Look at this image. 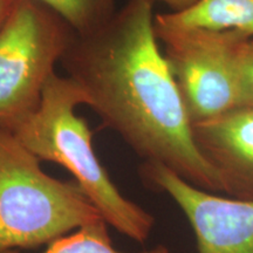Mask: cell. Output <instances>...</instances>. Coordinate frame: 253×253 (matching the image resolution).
<instances>
[{"label": "cell", "mask_w": 253, "mask_h": 253, "mask_svg": "<svg viewBox=\"0 0 253 253\" xmlns=\"http://www.w3.org/2000/svg\"><path fill=\"white\" fill-rule=\"evenodd\" d=\"M196 144L229 197L253 202V107H237L192 123Z\"/></svg>", "instance_id": "obj_7"}, {"label": "cell", "mask_w": 253, "mask_h": 253, "mask_svg": "<svg viewBox=\"0 0 253 253\" xmlns=\"http://www.w3.org/2000/svg\"><path fill=\"white\" fill-rule=\"evenodd\" d=\"M149 1L153 2V4H155V2H163V4L169 6L172 9V12H179L191 7L197 0H149Z\"/></svg>", "instance_id": "obj_12"}, {"label": "cell", "mask_w": 253, "mask_h": 253, "mask_svg": "<svg viewBox=\"0 0 253 253\" xmlns=\"http://www.w3.org/2000/svg\"><path fill=\"white\" fill-rule=\"evenodd\" d=\"M239 79L243 106L253 107V37L246 41L240 52Z\"/></svg>", "instance_id": "obj_11"}, {"label": "cell", "mask_w": 253, "mask_h": 253, "mask_svg": "<svg viewBox=\"0 0 253 253\" xmlns=\"http://www.w3.org/2000/svg\"><path fill=\"white\" fill-rule=\"evenodd\" d=\"M4 253H18L15 250ZM42 253H126L115 249L103 219L88 224L53 240ZM138 253H170L166 245H157Z\"/></svg>", "instance_id": "obj_9"}, {"label": "cell", "mask_w": 253, "mask_h": 253, "mask_svg": "<svg viewBox=\"0 0 253 253\" xmlns=\"http://www.w3.org/2000/svg\"><path fill=\"white\" fill-rule=\"evenodd\" d=\"M80 104H86V97L77 82L54 73L38 108L8 129L40 161L56 163L71 172L109 226L134 242L144 243L155 218L114 184L95 154L87 121L75 114Z\"/></svg>", "instance_id": "obj_2"}, {"label": "cell", "mask_w": 253, "mask_h": 253, "mask_svg": "<svg viewBox=\"0 0 253 253\" xmlns=\"http://www.w3.org/2000/svg\"><path fill=\"white\" fill-rule=\"evenodd\" d=\"M160 17L175 26L237 30L253 37V0H197L184 11Z\"/></svg>", "instance_id": "obj_8"}, {"label": "cell", "mask_w": 253, "mask_h": 253, "mask_svg": "<svg viewBox=\"0 0 253 253\" xmlns=\"http://www.w3.org/2000/svg\"><path fill=\"white\" fill-rule=\"evenodd\" d=\"M69 24L75 33L86 34L102 26L115 13V0H40Z\"/></svg>", "instance_id": "obj_10"}, {"label": "cell", "mask_w": 253, "mask_h": 253, "mask_svg": "<svg viewBox=\"0 0 253 253\" xmlns=\"http://www.w3.org/2000/svg\"><path fill=\"white\" fill-rule=\"evenodd\" d=\"M75 32L40 0H15L0 27V125H12L39 106Z\"/></svg>", "instance_id": "obj_4"}, {"label": "cell", "mask_w": 253, "mask_h": 253, "mask_svg": "<svg viewBox=\"0 0 253 253\" xmlns=\"http://www.w3.org/2000/svg\"><path fill=\"white\" fill-rule=\"evenodd\" d=\"M154 31L191 123L243 107L239 55L250 37L237 30L181 27L154 17Z\"/></svg>", "instance_id": "obj_5"}, {"label": "cell", "mask_w": 253, "mask_h": 253, "mask_svg": "<svg viewBox=\"0 0 253 253\" xmlns=\"http://www.w3.org/2000/svg\"><path fill=\"white\" fill-rule=\"evenodd\" d=\"M40 162L0 125V253L48 245L103 219L77 182L48 175Z\"/></svg>", "instance_id": "obj_3"}, {"label": "cell", "mask_w": 253, "mask_h": 253, "mask_svg": "<svg viewBox=\"0 0 253 253\" xmlns=\"http://www.w3.org/2000/svg\"><path fill=\"white\" fill-rule=\"evenodd\" d=\"M153 6L129 0L102 26L75 33L60 63L84 91L86 106L144 162L162 164L205 191L221 192L158 47Z\"/></svg>", "instance_id": "obj_1"}, {"label": "cell", "mask_w": 253, "mask_h": 253, "mask_svg": "<svg viewBox=\"0 0 253 253\" xmlns=\"http://www.w3.org/2000/svg\"><path fill=\"white\" fill-rule=\"evenodd\" d=\"M141 172L181 209L195 233L198 253H253V202L219 197L162 164L144 162Z\"/></svg>", "instance_id": "obj_6"}, {"label": "cell", "mask_w": 253, "mask_h": 253, "mask_svg": "<svg viewBox=\"0 0 253 253\" xmlns=\"http://www.w3.org/2000/svg\"><path fill=\"white\" fill-rule=\"evenodd\" d=\"M14 2L15 0H0V27L5 23L6 18L8 17Z\"/></svg>", "instance_id": "obj_13"}]
</instances>
